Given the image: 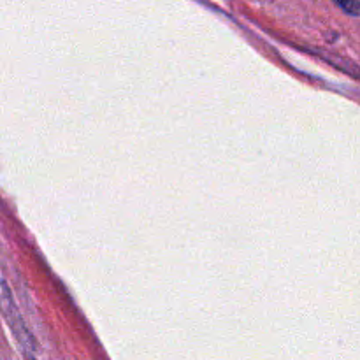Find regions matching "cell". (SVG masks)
<instances>
[{"label":"cell","mask_w":360,"mask_h":360,"mask_svg":"<svg viewBox=\"0 0 360 360\" xmlns=\"http://www.w3.org/2000/svg\"><path fill=\"white\" fill-rule=\"evenodd\" d=\"M2 306H4V313H6L7 320H9L11 327H13L14 330V336L20 340V343L25 347V350L35 352L37 345H35V340L32 338L30 330L25 327L23 320H21L20 313H18L16 309V304H14L13 297H11V290L9 287H7L6 281H2Z\"/></svg>","instance_id":"cell-1"},{"label":"cell","mask_w":360,"mask_h":360,"mask_svg":"<svg viewBox=\"0 0 360 360\" xmlns=\"http://www.w3.org/2000/svg\"><path fill=\"white\" fill-rule=\"evenodd\" d=\"M334 4L350 16H360V0H334Z\"/></svg>","instance_id":"cell-2"}]
</instances>
